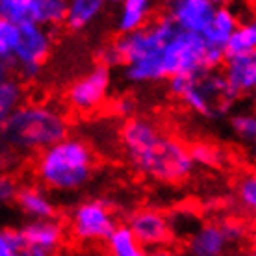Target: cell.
Segmentation results:
<instances>
[{
  "label": "cell",
  "mask_w": 256,
  "mask_h": 256,
  "mask_svg": "<svg viewBox=\"0 0 256 256\" xmlns=\"http://www.w3.org/2000/svg\"><path fill=\"white\" fill-rule=\"evenodd\" d=\"M121 143L132 169L156 182L176 184L195 169L190 148L147 117L128 119L122 124Z\"/></svg>",
  "instance_id": "obj_1"
},
{
  "label": "cell",
  "mask_w": 256,
  "mask_h": 256,
  "mask_svg": "<svg viewBox=\"0 0 256 256\" xmlns=\"http://www.w3.org/2000/svg\"><path fill=\"white\" fill-rule=\"evenodd\" d=\"M93 169L95 156L91 147L72 136L41 150L36 162V174L46 192H78L91 180Z\"/></svg>",
  "instance_id": "obj_2"
},
{
  "label": "cell",
  "mask_w": 256,
  "mask_h": 256,
  "mask_svg": "<svg viewBox=\"0 0 256 256\" xmlns=\"http://www.w3.org/2000/svg\"><path fill=\"white\" fill-rule=\"evenodd\" d=\"M69 122L50 104H22L13 112L2 130L4 140L17 150H45L65 140Z\"/></svg>",
  "instance_id": "obj_3"
},
{
  "label": "cell",
  "mask_w": 256,
  "mask_h": 256,
  "mask_svg": "<svg viewBox=\"0 0 256 256\" xmlns=\"http://www.w3.org/2000/svg\"><path fill=\"white\" fill-rule=\"evenodd\" d=\"M178 32L173 20L167 15H162L156 20L148 22L145 28H141L134 34L121 36L116 43H112L100 52L104 67L114 65H128L147 58H160L167 41Z\"/></svg>",
  "instance_id": "obj_4"
},
{
  "label": "cell",
  "mask_w": 256,
  "mask_h": 256,
  "mask_svg": "<svg viewBox=\"0 0 256 256\" xmlns=\"http://www.w3.org/2000/svg\"><path fill=\"white\" fill-rule=\"evenodd\" d=\"M169 91L192 112L202 117H212L218 112H226L230 104H234L226 95L221 74L216 72L169 78Z\"/></svg>",
  "instance_id": "obj_5"
},
{
  "label": "cell",
  "mask_w": 256,
  "mask_h": 256,
  "mask_svg": "<svg viewBox=\"0 0 256 256\" xmlns=\"http://www.w3.org/2000/svg\"><path fill=\"white\" fill-rule=\"evenodd\" d=\"M247 236V226L238 219H214L202 224L188 236L186 256H228L238 244Z\"/></svg>",
  "instance_id": "obj_6"
},
{
  "label": "cell",
  "mask_w": 256,
  "mask_h": 256,
  "mask_svg": "<svg viewBox=\"0 0 256 256\" xmlns=\"http://www.w3.org/2000/svg\"><path fill=\"white\" fill-rule=\"evenodd\" d=\"M206 50L208 45L198 34L176 32L167 41L160 56L166 78L197 76L206 70Z\"/></svg>",
  "instance_id": "obj_7"
},
{
  "label": "cell",
  "mask_w": 256,
  "mask_h": 256,
  "mask_svg": "<svg viewBox=\"0 0 256 256\" xmlns=\"http://www.w3.org/2000/svg\"><path fill=\"white\" fill-rule=\"evenodd\" d=\"M52 34L48 28L38 24H22L17 28V43L10 62L19 67L24 80H36L41 67L50 56Z\"/></svg>",
  "instance_id": "obj_8"
},
{
  "label": "cell",
  "mask_w": 256,
  "mask_h": 256,
  "mask_svg": "<svg viewBox=\"0 0 256 256\" xmlns=\"http://www.w3.org/2000/svg\"><path fill=\"white\" fill-rule=\"evenodd\" d=\"M70 234L80 244H100L117 226L116 214L104 200L88 198L74 206L69 218Z\"/></svg>",
  "instance_id": "obj_9"
},
{
  "label": "cell",
  "mask_w": 256,
  "mask_h": 256,
  "mask_svg": "<svg viewBox=\"0 0 256 256\" xmlns=\"http://www.w3.org/2000/svg\"><path fill=\"white\" fill-rule=\"evenodd\" d=\"M65 0H0V19L13 26L38 24L43 28L65 20Z\"/></svg>",
  "instance_id": "obj_10"
},
{
  "label": "cell",
  "mask_w": 256,
  "mask_h": 256,
  "mask_svg": "<svg viewBox=\"0 0 256 256\" xmlns=\"http://www.w3.org/2000/svg\"><path fill=\"white\" fill-rule=\"evenodd\" d=\"M112 72L104 65H96L69 86L67 102L76 112H93L100 108L110 95Z\"/></svg>",
  "instance_id": "obj_11"
},
{
  "label": "cell",
  "mask_w": 256,
  "mask_h": 256,
  "mask_svg": "<svg viewBox=\"0 0 256 256\" xmlns=\"http://www.w3.org/2000/svg\"><path fill=\"white\" fill-rule=\"evenodd\" d=\"M128 228L138 240V244L143 249H162L173 238L171 224L167 219V214H164L158 208H140L136 210L128 219Z\"/></svg>",
  "instance_id": "obj_12"
},
{
  "label": "cell",
  "mask_w": 256,
  "mask_h": 256,
  "mask_svg": "<svg viewBox=\"0 0 256 256\" xmlns=\"http://www.w3.org/2000/svg\"><path fill=\"white\" fill-rule=\"evenodd\" d=\"M216 10L218 4L214 0H176L169 4L167 17L173 20V24L180 32L200 36Z\"/></svg>",
  "instance_id": "obj_13"
},
{
  "label": "cell",
  "mask_w": 256,
  "mask_h": 256,
  "mask_svg": "<svg viewBox=\"0 0 256 256\" xmlns=\"http://www.w3.org/2000/svg\"><path fill=\"white\" fill-rule=\"evenodd\" d=\"M221 78L232 102H236L240 96L252 93L256 88V54L224 58V70Z\"/></svg>",
  "instance_id": "obj_14"
},
{
  "label": "cell",
  "mask_w": 256,
  "mask_h": 256,
  "mask_svg": "<svg viewBox=\"0 0 256 256\" xmlns=\"http://www.w3.org/2000/svg\"><path fill=\"white\" fill-rule=\"evenodd\" d=\"M19 236L22 242V247H36L48 252H54L64 242V226L56 219H41V221H28L20 228Z\"/></svg>",
  "instance_id": "obj_15"
},
{
  "label": "cell",
  "mask_w": 256,
  "mask_h": 256,
  "mask_svg": "<svg viewBox=\"0 0 256 256\" xmlns=\"http://www.w3.org/2000/svg\"><path fill=\"white\" fill-rule=\"evenodd\" d=\"M15 202L26 218H30V221L54 219L58 210L56 200L43 186H22L17 193Z\"/></svg>",
  "instance_id": "obj_16"
},
{
  "label": "cell",
  "mask_w": 256,
  "mask_h": 256,
  "mask_svg": "<svg viewBox=\"0 0 256 256\" xmlns=\"http://www.w3.org/2000/svg\"><path fill=\"white\" fill-rule=\"evenodd\" d=\"M238 24H240V20H238L236 12L230 6L218 4V10L214 12L210 22L204 28V32L200 34V38L204 39L208 46H216V48L223 50Z\"/></svg>",
  "instance_id": "obj_17"
},
{
  "label": "cell",
  "mask_w": 256,
  "mask_h": 256,
  "mask_svg": "<svg viewBox=\"0 0 256 256\" xmlns=\"http://www.w3.org/2000/svg\"><path fill=\"white\" fill-rule=\"evenodd\" d=\"M152 4L148 0H124L117 12V30L121 36L134 34L150 22Z\"/></svg>",
  "instance_id": "obj_18"
},
{
  "label": "cell",
  "mask_w": 256,
  "mask_h": 256,
  "mask_svg": "<svg viewBox=\"0 0 256 256\" xmlns=\"http://www.w3.org/2000/svg\"><path fill=\"white\" fill-rule=\"evenodd\" d=\"M104 8H106V4L102 0H72V2H67L64 22L72 32H82L102 15Z\"/></svg>",
  "instance_id": "obj_19"
},
{
  "label": "cell",
  "mask_w": 256,
  "mask_h": 256,
  "mask_svg": "<svg viewBox=\"0 0 256 256\" xmlns=\"http://www.w3.org/2000/svg\"><path fill=\"white\" fill-rule=\"evenodd\" d=\"M256 50V22L252 19L244 20L236 26L232 32L230 39L226 41L223 52L224 58H234V56H247L254 54Z\"/></svg>",
  "instance_id": "obj_20"
},
{
  "label": "cell",
  "mask_w": 256,
  "mask_h": 256,
  "mask_svg": "<svg viewBox=\"0 0 256 256\" xmlns=\"http://www.w3.org/2000/svg\"><path fill=\"white\" fill-rule=\"evenodd\" d=\"M110 256H150L143 249L126 224H117L106 240Z\"/></svg>",
  "instance_id": "obj_21"
},
{
  "label": "cell",
  "mask_w": 256,
  "mask_h": 256,
  "mask_svg": "<svg viewBox=\"0 0 256 256\" xmlns=\"http://www.w3.org/2000/svg\"><path fill=\"white\" fill-rule=\"evenodd\" d=\"M22 100H24V90L19 80L10 78L4 84H0V132L4 130L13 112L22 106Z\"/></svg>",
  "instance_id": "obj_22"
},
{
  "label": "cell",
  "mask_w": 256,
  "mask_h": 256,
  "mask_svg": "<svg viewBox=\"0 0 256 256\" xmlns=\"http://www.w3.org/2000/svg\"><path fill=\"white\" fill-rule=\"evenodd\" d=\"M234 134L242 141L252 145L256 140V117L252 114H236L230 119Z\"/></svg>",
  "instance_id": "obj_23"
},
{
  "label": "cell",
  "mask_w": 256,
  "mask_h": 256,
  "mask_svg": "<svg viewBox=\"0 0 256 256\" xmlns=\"http://www.w3.org/2000/svg\"><path fill=\"white\" fill-rule=\"evenodd\" d=\"M169 219V224H171V232L173 234H180V236H190L195 228H197V219H195V214H192L190 210H178L171 214Z\"/></svg>",
  "instance_id": "obj_24"
},
{
  "label": "cell",
  "mask_w": 256,
  "mask_h": 256,
  "mask_svg": "<svg viewBox=\"0 0 256 256\" xmlns=\"http://www.w3.org/2000/svg\"><path fill=\"white\" fill-rule=\"evenodd\" d=\"M238 200L245 210L254 212L256 208V178L254 174H245L238 182Z\"/></svg>",
  "instance_id": "obj_25"
},
{
  "label": "cell",
  "mask_w": 256,
  "mask_h": 256,
  "mask_svg": "<svg viewBox=\"0 0 256 256\" xmlns=\"http://www.w3.org/2000/svg\"><path fill=\"white\" fill-rule=\"evenodd\" d=\"M193 166H216L219 162V150L208 143H198L190 148Z\"/></svg>",
  "instance_id": "obj_26"
},
{
  "label": "cell",
  "mask_w": 256,
  "mask_h": 256,
  "mask_svg": "<svg viewBox=\"0 0 256 256\" xmlns=\"http://www.w3.org/2000/svg\"><path fill=\"white\" fill-rule=\"evenodd\" d=\"M17 43V26L0 19V58L10 60Z\"/></svg>",
  "instance_id": "obj_27"
},
{
  "label": "cell",
  "mask_w": 256,
  "mask_h": 256,
  "mask_svg": "<svg viewBox=\"0 0 256 256\" xmlns=\"http://www.w3.org/2000/svg\"><path fill=\"white\" fill-rule=\"evenodd\" d=\"M22 242L17 230L0 228V256H20Z\"/></svg>",
  "instance_id": "obj_28"
},
{
  "label": "cell",
  "mask_w": 256,
  "mask_h": 256,
  "mask_svg": "<svg viewBox=\"0 0 256 256\" xmlns=\"http://www.w3.org/2000/svg\"><path fill=\"white\" fill-rule=\"evenodd\" d=\"M20 186L12 174H0V206L15 202Z\"/></svg>",
  "instance_id": "obj_29"
},
{
  "label": "cell",
  "mask_w": 256,
  "mask_h": 256,
  "mask_svg": "<svg viewBox=\"0 0 256 256\" xmlns=\"http://www.w3.org/2000/svg\"><path fill=\"white\" fill-rule=\"evenodd\" d=\"M116 110L119 116H130L132 112H134V102H132V98H119L116 102Z\"/></svg>",
  "instance_id": "obj_30"
},
{
  "label": "cell",
  "mask_w": 256,
  "mask_h": 256,
  "mask_svg": "<svg viewBox=\"0 0 256 256\" xmlns=\"http://www.w3.org/2000/svg\"><path fill=\"white\" fill-rule=\"evenodd\" d=\"M10 78H12V62L0 58V84H4Z\"/></svg>",
  "instance_id": "obj_31"
},
{
  "label": "cell",
  "mask_w": 256,
  "mask_h": 256,
  "mask_svg": "<svg viewBox=\"0 0 256 256\" xmlns=\"http://www.w3.org/2000/svg\"><path fill=\"white\" fill-rule=\"evenodd\" d=\"M20 256H56V254L43 249H36V247H22Z\"/></svg>",
  "instance_id": "obj_32"
},
{
  "label": "cell",
  "mask_w": 256,
  "mask_h": 256,
  "mask_svg": "<svg viewBox=\"0 0 256 256\" xmlns=\"http://www.w3.org/2000/svg\"><path fill=\"white\" fill-rule=\"evenodd\" d=\"M150 256H186V254L176 252V250H171V249H158L154 254H150Z\"/></svg>",
  "instance_id": "obj_33"
}]
</instances>
